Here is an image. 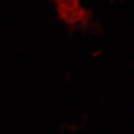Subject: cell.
Instances as JSON below:
<instances>
[{
  "label": "cell",
  "instance_id": "cell-1",
  "mask_svg": "<svg viewBox=\"0 0 134 134\" xmlns=\"http://www.w3.org/2000/svg\"><path fill=\"white\" fill-rule=\"evenodd\" d=\"M59 20L69 30L85 31L92 27L93 14L83 0H50Z\"/></svg>",
  "mask_w": 134,
  "mask_h": 134
}]
</instances>
